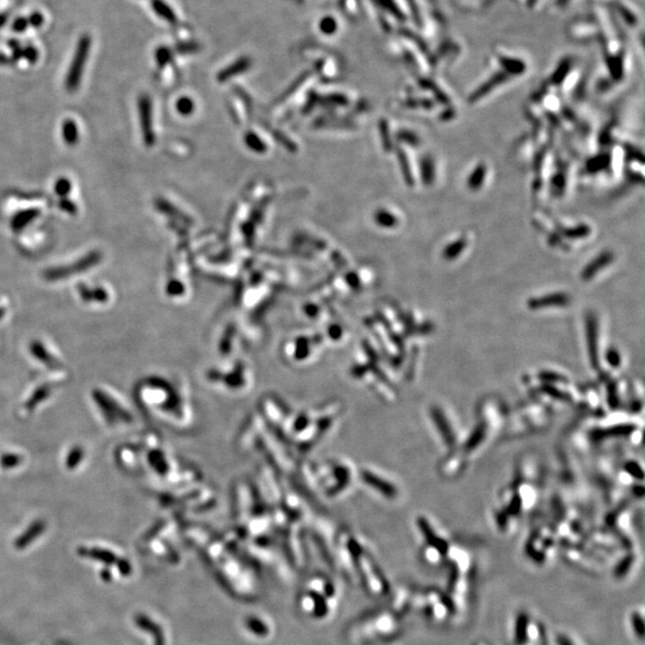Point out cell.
<instances>
[{
    "instance_id": "6da1fadb",
    "label": "cell",
    "mask_w": 645,
    "mask_h": 645,
    "mask_svg": "<svg viewBox=\"0 0 645 645\" xmlns=\"http://www.w3.org/2000/svg\"><path fill=\"white\" fill-rule=\"evenodd\" d=\"M89 49L90 39L87 36H84L79 41V45H78L77 51H75L74 58H73L72 65L69 67L68 75H67L66 79L67 89L71 90V91L77 89V86L79 85L80 77L83 75V69L85 67L87 55H89Z\"/></svg>"
},
{
    "instance_id": "7a4b0ae2",
    "label": "cell",
    "mask_w": 645,
    "mask_h": 645,
    "mask_svg": "<svg viewBox=\"0 0 645 645\" xmlns=\"http://www.w3.org/2000/svg\"><path fill=\"white\" fill-rule=\"evenodd\" d=\"M586 338H588L589 355H590L591 364L594 367H599V352H597V324L596 319L592 314L586 316Z\"/></svg>"
},
{
    "instance_id": "3957f363",
    "label": "cell",
    "mask_w": 645,
    "mask_h": 645,
    "mask_svg": "<svg viewBox=\"0 0 645 645\" xmlns=\"http://www.w3.org/2000/svg\"><path fill=\"white\" fill-rule=\"evenodd\" d=\"M569 303V296L563 293L547 294V295L534 297L528 301V307L532 309L552 307V306H565Z\"/></svg>"
},
{
    "instance_id": "277c9868",
    "label": "cell",
    "mask_w": 645,
    "mask_h": 645,
    "mask_svg": "<svg viewBox=\"0 0 645 645\" xmlns=\"http://www.w3.org/2000/svg\"><path fill=\"white\" fill-rule=\"evenodd\" d=\"M613 259H614V255H613L612 251H603V252H601L599 256L595 257L590 263L583 269L582 279L583 280L592 279V277L596 275L601 269H603V268H606L607 265L611 264Z\"/></svg>"
},
{
    "instance_id": "5b68a950",
    "label": "cell",
    "mask_w": 645,
    "mask_h": 645,
    "mask_svg": "<svg viewBox=\"0 0 645 645\" xmlns=\"http://www.w3.org/2000/svg\"><path fill=\"white\" fill-rule=\"evenodd\" d=\"M508 78H509V74H507V73L504 72H500L497 73V74H495L494 77L490 78L485 84H483V85L478 87V89L474 91V93H472V96L469 97V102H471V103H474V102L479 101L481 97H484V96H486L487 93L491 92V90H494L496 86L504 83V80H507Z\"/></svg>"
},
{
    "instance_id": "8992f818",
    "label": "cell",
    "mask_w": 645,
    "mask_h": 645,
    "mask_svg": "<svg viewBox=\"0 0 645 645\" xmlns=\"http://www.w3.org/2000/svg\"><path fill=\"white\" fill-rule=\"evenodd\" d=\"M431 416H433L434 421L436 422L437 428H439L440 433L442 434L443 439L446 440V442H447L449 446L453 445V442H454L453 433H452L451 428H449L448 422L446 421L445 416L442 415L441 411H440L439 409H433V410H431Z\"/></svg>"
},
{
    "instance_id": "52a82bcc",
    "label": "cell",
    "mask_w": 645,
    "mask_h": 645,
    "mask_svg": "<svg viewBox=\"0 0 645 645\" xmlns=\"http://www.w3.org/2000/svg\"><path fill=\"white\" fill-rule=\"evenodd\" d=\"M79 553L83 554L84 557H90V558L107 563V564H113V563H115L117 560L116 556L113 552H109V551L106 550H99V548H80Z\"/></svg>"
},
{
    "instance_id": "ba28073f",
    "label": "cell",
    "mask_w": 645,
    "mask_h": 645,
    "mask_svg": "<svg viewBox=\"0 0 645 645\" xmlns=\"http://www.w3.org/2000/svg\"><path fill=\"white\" fill-rule=\"evenodd\" d=\"M43 529H45V524H42V522H36V524H34L33 526L29 528L28 532H25L22 536H19V539L17 540L16 542V547L23 548L28 546L30 542H33L34 540L43 532Z\"/></svg>"
},
{
    "instance_id": "9c48e42d",
    "label": "cell",
    "mask_w": 645,
    "mask_h": 645,
    "mask_svg": "<svg viewBox=\"0 0 645 645\" xmlns=\"http://www.w3.org/2000/svg\"><path fill=\"white\" fill-rule=\"evenodd\" d=\"M486 176V166L480 164L478 165L477 168L474 169V171L469 175V180H468V185L471 190H479L481 184H483L484 179H485Z\"/></svg>"
},
{
    "instance_id": "30bf717a",
    "label": "cell",
    "mask_w": 645,
    "mask_h": 645,
    "mask_svg": "<svg viewBox=\"0 0 645 645\" xmlns=\"http://www.w3.org/2000/svg\"><path fill=\"white\" fill-rule=\"evenodd\" d=\"M465 247H466L465 239H458V240H455L454 243H451L445 250H443L442 252L443 258L447 259V261L457 258V257L463 252Z\"/></svg>"
},
{
    "instance_id": "8fae6325",
    "label": "cell",
    "mask_w": 645,
    "mask_h": 645,
    "mask_svg": "<svg viewBox=\"0 0 645 645\" xmlns=\"http://www.w3.org/2000/svg\"><path fill=\"white\" fill-rule=\"evenodd\" d=\"M422 178L425 184H431L434 179V164L430 157H424L421 164Z\"/></svg>"
},
{
    "instance_id": "7c38bea8",
    "label": "cell",
    "mask_w": 645,
    "mask_h": 645,
    "mask_svg": "<svg viewBox=\"0 0 645 645\" xmlns=\"http://www.w3.org/2000/svg\"><path fill=\"white\" fill-rule=\"evenodd\" d=\"M570 66H571L570 61H568V60L563 61V62L560 63V65L558 66V68L556 69V73H554L553 77H552V80H553L554 84L562 83L563 79L565 78V75L568 74L569 71H570Z\"/></svg>"
},
{
    "instance_id": "4fadbf2b",
    "label": "cell",
    "mask_w": 645,
    "mask_h": 645,
    "mask_svg": "<svg viewBox=\"0 0 645 645\" xmlns=\"http://www.w3.org/2000/svg\"><path fill=\"white\" fill-rule=\"evenodd\" d=\"M589 232H590V229H589L588 226L581 225V226L575 227V229L566 230L565 235L570 238H582V237H586V235H588Z\"/></svg>"
},
{
    "instance_id": "5bb4252c",
    "label": "cell",
    "mask_w": 645,
    "mask_h": 645,
    "mask_svg": "<svg viewBox=\"0 0 645 645\" xmlns=\"http://www.w3.org/2000/svg\"><path fill=\"white\" fill-rule=\"evenodd\" d=\"M632 427H626V425H621V427L618 428H613L609 429V430H603V431H597V434L600 435L599 437H606V436H617V435H625L627 433L632 430Z\"/></svg>"
},
{
    "instance_id": "9a60e30c",
    "label": "cell",
    "mask_w": 645,
    "mask_h": 645,
    "mask_svg": "<svg viewBox=\"0 0 645 645\" xmlns=\"http://www.w3.org/2000/svg\"><path fill=\"white\" fill-rule=\"evenodd\" d=\"M63 135H65V140L68 144H74L77 141V128L73 122H67L65 124Z\"/></svg>"
},
{
    "instance_id": "2e32d148",
    "label": "cell",
    "mask_w": 645,
    "mask_h": 645,
    "mask_svg": "<svg viewBox=\"0 0 645 645\" xmlns=\"http://www.w3.org/2000/svg\"><path fill=\"white\" fill-rule=\"evenodd\" d=\"M484 433H485V428L484 427H478L475 433L472 435L471 439L468 441V449H473L474 447H477V445L481 441V439L484 437Z\"/></svg>"
},
{
    "instance_id": "e0dca14e",
    "label": "cell",
    "mask_w": 645,
    "mask_h": 645,
    "mask_svg": "<svg viewBox=\"0 0 645 645\" xmlns=\"http://www.w3.org/2000/svg\"><path fill=\"white\" fill-rule=\"evenodd\" d=\"M376 221H379V224H381V226L391 227L395 226L396 218L387 212H380L378 214V217H376Z\"/></svg>"
},
{
    "instance_id": "ac0fdd59",
    "label": "cell",
    "mask_w": 645,
    "mask_h": 645,
    "mask_svg": "<svg viewBox=\"0 0 645 645\" xmlns=\"http://www.w3.org/2000/svg\"><path fill=\"white\" fill-rule=\"evenodd\" d=\"M401 163H402V166H403V172H404L405 179H407L408 182L410 183V184H412V175H411L410 165H409L407 157L403 156V154L401 156Z\"/></svg>"
},
{
    "instance_id": "d6986e66",
    "label": "cell",
    "mask_w": 645,
    "mask_h": 645,
    "mask_svg": "<svg viewBox=\"0 0 645 645\" xmlns=\"http://www.w3.org/2000/svg\"><path fill=\"white\" fill-rule=\"evenodd\" d=\"M606 164H607V158H606V157H600V158L591 160V162L589 163V166H590V168H589V169H590L591 171H599V170H601V169H602L603 166H605Z\"/></svg>"
},
{
    "instance_id": "ffe728a7",
    "label": "cell",
    "mask_w": 645,
    "mask_h": 645,
    "mask_svg": "<svg viewBox=\"0 0 645 645\" xmlns=\"http://www.w3.org/2000/svg\"><path fill=\"white\" fill-rule=\"evenodd\" d=\"M627 469H629L630 473H631L632 475H635V477L643 478V473H642V469H641V468H639V466L637 465V464H635V463H630L629 465H627Z\"/></svg>"
},
{
    "instance_id": "44dd1931",
    "label": "cell",
    "mask_w": 645,
    "mask_h": 645,
    "mask_svg": "<svg viewBox=\"0 0 645 645\" xmlns=\"http://www.w3.org/2000/svg\"><path fill=\"white\" fill-rule=\"evenodd\" d=\"M27 27H28V20H27V19H23V18H20V19L17 20V22L14 23V25H13V28L16 29L17 31H22V30H24V29L27 28Z\"/></svg>"
},
{
    "instance_id": "7402d4cb",
    "label": "cell",
    "mask_w": 645,
    "mask_h": 645,
    "mask_svg": "<svg viewBox=\"0 0 645 645\" xmlns=\"http://www.w3.org/2000/svg\"><path fill=\"white\" fill-rule=\"evenodd\" d=\"M65 186H68V183H67V182H66V180H65V179H62V180H60V182H59V183H58V186H57V190H58V191H59V192H60V194H66V191H65Z\"/></svg>"
},
{
    "instance_id": "603a6c76",
    "label": "cell",
    "mask_w": 645,
    "mask_h": 645,
    "mask_svg": "<svg viewBox=\"0 0 645 645\" xmlns=\"http://www.w3.org/2000/svg\"><path fill=\"white\" fill-rule=\"evenodd\" d=\"M609 357H611V358H609V361H611L612 364H614V366H615V364L619 363V356H618L617 352H609Z\"/></svg>"
}]
</instances>
